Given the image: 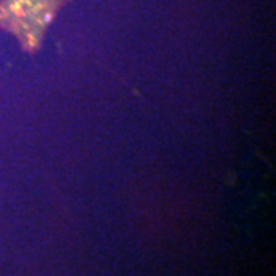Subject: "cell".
<instances>
[{"label": "cell", "mask_w": 276, "mask_h": 276, "mask_svg": "<svg viewBox=\"0 0 276 276\" xmlns=\"http://www.w3.org/2000/svg\"><path fill=\"white\" fill-rule=\"evenodd\" d=\"M61 3L63 0H8L2 11V20L25 49L35 51Z\"/></svg>", "instance_id": "cell-1"}]
</instances>
